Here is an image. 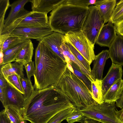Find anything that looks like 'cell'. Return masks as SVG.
<instances>
[{"mask_svg":"<svg viewBox=\"0 0 123 123\" xmlns=\"http://www.w3.org/2000/svg\"><path fill=\"white\" fill-rule=\"evenodd\" d=\"M54 31L49 26L46 27L16 26L0 35L5 34L9 36L17 37L38 41Z\"/></svg>","mask_w":123,"mask_h":123,"instance_id":"obj_9","label":"cell"},{"mask_svg":"<svg viewBox=\"0 0 123 123\" xmlns=\"http://www.w3.org/2000/svg\"><path fill=\"white\" fill-rule=\"evenodd\" d=\"M34 61H31L27 63L23 64L26 70L27 78L31 80L32 76H34L36 72Z\"/></svg>","mask_w":123,"mask_h":123,"instance_id":"obj_36","label":"cell"},{"mask_svg":"<svg viewBox=\"0 0 123 123\" xmlns=\"http://www.w3.org/2000/svg\"><path fill=\"white\" fill-rule=\"evenodd\" d=\"M12 105H8L5 107L4 111L13 123H27L23 118L21 109Z\"/></svg>","mask_w":123,"mask_h":123,"instance_id":"obj_25","label":"cell"},{"mask_svg":"<svg viewBox=\"0 0 123 123\" xmlns=\"http://www.w3.org/2000/svg\"><path fill=\"white\" fill-rule=\"evenodd\" d=\"M0 66V73L2 74L5 79L15 74L21 77H24V65L22 62H15L13 63H8Z\"/></svg>","mask_w":123,"mask_h":123,"instance_id":"obj_17","label":"cell"},{"mask_svg":"<svg viewBox=\"0 0 123 123\" xmlns=\"http://www.w3.org/2000/svg\"><path fill=\"white\" fill-rule=\"evenodd\" d=\"M61 51L67 62H69L70 61L73 62L79 67L83 72L87 76L91 82L95 80V79L91 73L72 54L68 47L65 44L64 40L61 46Z\"/></svg>","mask_w":123,"mask_h":123,"instance_id":"obj_18","label":"cell"},{"mask_svg":"<svg viewBox=\"0 0 123 123\" xmlns=\"http://www.w3.org/2000/svg\"><path fill=\"white\" fill-rule=\"evenodd\" d=\"M30 0H17L10 4L11 10L8 16L5 20L4 29L8 27L12 23L20 11L24 8V7L25 5L30 2Z\"/></svg>","mask_w":123,"mask_h":123,"instance_id":"obj_21","label":"cell"},{"mask_svg":"<svg viewBox=\"0 0 123 123\" xmlns=\"http://www.w3.org/2000/svg\"><path fill=\"white\" fill-rule=\"evenodd\" d=\"M26 38L9 36L5 34L0 35V51L3 52L11 48Z\"/></svg>","mask_w":123,"mask_h":123,"instance_id":"obj_23","label":"cell"},{"mask_svg":"<svg viewBox=\"0 0 123 123\" xmlns=\"http://www.w3.org/2000/svg\"><path fill=\"white\" fill-rule=\"evenodd\" d=\"M41 41V53L34 76L33 86L37 90L56 87L67 68V62Z\"/></svg>","mask_w":123,"mask_h":123,"instance_id":"obj_2","label":"cell"},{"mask_svg":"<svg viewBox=\"0 0 123 123\" xmlns=\"http://www.w3.org/2000/svg\"><path fill=\"white\" fill-rule=\"evenodd\" d=\"M108 50L112 63L123 65V36L117 35Z\"/></svg>","mask_w":123,"mask_h":123,"instance_id":"obj_13","label":"cell"},{"mask_svg":"<svg viewBox=\"0 0 123 123\" xmlns=\"http://www.w3.org/2000/svg\"><path fill=\"white\" fill-rule=\"evenodd\" d=\"M10 5L9 0H0V34L4 28L5 15Z\"/></svg>","mask_w":123,"mask_h":123,"instance_id":"obj_34","label":"cell"},{"mask_svg":"<svg viewBox=\"0 0 123 123\" xmlns=\"http://www.w3.org/2000/svg\"><path fill=\"white\" fill-rule=\"evenodd\" d=\"M87 118L79 109L76 108L67 117L66 120L68 123H73L75 122L84 123Z\"/></svg>","mask_w":123,"mask_h":123,"instance_id":"obj_33","label":"cell"},{"mask_svg":"<svg viewBox=\"0 0 123 123\" xmlns=\"http://www.w3.org/2000/svg\"><path fill=\"white\" fill-rule=\"evenodd\" d=\"M3 89L4 96L3 105L4 108L8 105H12L20 109L22 108L25 98L22 93L8 82L6 88Z\"/></svg>","mask_w":123,"mask_h":123,"instance_id":"obj_10","label":"cell"},{"mask_svg":"<svg viewBox=\"0 0 123 123\" xmlns=\"http://www.w3.org/2000/svg\"><path fill=\"white\" fill-rule=\"evenodd\" d=\"M64 40L74 47L91 64L94 60V45L87 38L82 31L70 32L64 35Z\"/></svg>","mask_w":123,"mask_h":123,"instance_id":"obj_7","label":"cell"},{"mask_svg":"<svg viewBox=\"0 0 123 123\" xmlns=\"http://www.w3.org/2000/svg\"><path fill=\"white\" fill-rule=\"evenodd\" d=\"M123 91V80L120 78L111 86L104 97V102L115 103Z\"/></svg>","mask_w":123,"mask_h":123,"instance_id":"obj_19","label":"cell"},{"mask_svg":"<svg viewBox=\"0 0 123 123\" xmlns=\"http://www.w3.org/2000/svg\"><path fill=\"white\" fill-rule=\"evenodd\" d=\"M99 1L100 0H66L65 3L77 6L88 7L89 6L91 5H97Z\"/></svg>","mask_w":123,"mask_h":123,"instance_id":"obj_35","label":"cell"},{"mask_svg":"<svg viewBox=\"0 0 123 123\" xmlns=\"http://www.w3.org/2000/svg\"><path fill=\"white\" fill-rule=\"evenodd\" d=\"M76 108L74 106L60 111L53 116L47 123H61L66 119Z\"/></svg>","mask_w":123,"mask_h":123,"instance_id":"obj_29","label":"cell"},{"mask_svg":"<svg viewBox=\"0 0 123 123\" xmlns=\"http://www.w3.org/2000/svg\"><path fill=\"white\" fill-rule=\"evenodd\" d=\"M20 77L18 74H15L9 76L5 79L11 86L24 95L25 92L20 81Z\"/></svg>","mask_w":123,"mask_h":123,"instance_id":"obj_32","label":"cell"},{"mask_svg":"<svg viewBox=\"0 0 123 123\" xmlns=\"http://www.w3.org/2000/svg\"><path fill=\"white\" fill-rule=\"evenodd\" d=\"M110 58L108 50H103L95 56L91 73L96 79L102 80L103 73L106 60Z\"/></svg>","mask_w":123,"mask_h":123,"instance_id":"obj_15","label":"cell"},{"mask_svg":"<svg viewBox=\"0 0 123 123\" xmlns=\"http://www.w3.org/2000/svg\"><path fill=\"white\" fill-rule=\"evenodd\" d=\"M74 106L56 87L35 90L25 101L21 110L23 119L31 123H47L54 115Z\"/></svg>","mask_w":123,"mask_h":123,"instance_id":"obj_1","label":"cell"},{"mask_svg":"<svg viewBox=\"0 0 123 123\" xmlns=\"http://www.w3.org/2000/svg\"><path fill=\"white\" fill-rule=\"evenodd\" d=\"M79 109L87 117L103 123H123L117 117L115 103L105 102Z\"/></svg>","mask_w":123,"mask_h":123,"instance_id":"obj_5","label":"cell"},{"mask_svg":"<svg viewBox=\"0 0 123 123\" xmlns=\"http://www.w3.org/2000/svg\"><path fill=\"white\" fill-rule=\"evenodd\" d=\"M7 83V82L3 75L0 73V87L3 89L6 88Z\"/></svg>","mask_w":123,"mask_h":123,"instance_id":"obj_39","label":"cell"},{"mask_svg":"<svg viewBox=\"0 0 123 123\" xmlns=\"http://www.w3.org/2000/svg\"><path fill=\"white\" fill-rule=\"evenodd\" d=\"M71 65L74 74L84 83L92 92L91 82L87 76L81 70L79 67L73 62L70 61L68 63Z\"/></svg>","mask_w":123,"mask_h":123,"instance_id":"obj_27","label":"cell"},{"mask_svg":"<svg viewBox=\"0 0 123 123\" xmlns=\"http://www.w3.org/2000/svg\"><path fill=\"white\" fill-rule=\"evenodd\" d=\"M121 66L112 63L106 76L102 81V90L103 97L111 86L118 79L122 78Z\"/></svg>","mask_w":123,"mask_h":123,"instance_id":"obj_11","label":"cell"},{"mask_svg":"<svg viewBox=\"0 0 123 123\" xmlns=\"http://www.w3.org/2000/svg\"><path fill=\"white\" fill-rule=\"evenodd\" d=\"M49 26L47 14L29 11L24 8L20 11L16 18L10 25L3 29L1 34L17 26L46 27Z\"/></svg>","mask_w":123,"mask_h":123,"instance_id":"obj_6","label":"cell"},{"mask_svg":"<svg viewBox=\"0 0 123 123\" xmlns=\"http://www.w3.org/2000/svg\"><path fill=\"white\" fill-rule=\"evenodd\" d=\"M39 43L36 48L35 51V68L37 66L40 59L42 49V43L41 41H39Z\"/></svg>","mask_w":123,"mask_h":123,"instance_id":"obj_37","label":"cell"},{"mask_svg":"<svg viewBox=\"0 0 123 123\" xmlns=\"http://www.w3.org/2000/svg\"><path fill=\"white\" fill-rule=\"evenodd\" d=\"M64 35L54 32L39 40L44 42L55 53L66 62L61 51V47L64 40Z\"/></svg>","mask_w":123,"mask_h":123,"instance_id":"obj_14","label":"cell"},{"mask_svg":"<svg viewBox=\"0 0 123 123\" xmlns=\"http://www.w3.org/2000/svg\"><path fill=\"white\" fill-rule=\"evenodd\" d=\"M20 81L25 92V101L29 98L35 90L30 79L20 77Z\"/></svg>","mask_w":123,"mask_h":123,"instance_id":"obj_30","label":"cell"},{"mask_svg":"<svg viewBox=\"0 0 123 123\" xmlns=\"http://www.w3.org/2000/svg\"><path fill=\"white\" fill-rule=\"evenodd\" d=\"M66 0H30L32 11L47 14Z\"/></svg>","mask_w":123,"mask_h":123,"instance_id":"obj_16","label":"cell"},{"mask_svg":"<svg viewBox=\"0 0 123 123\" xmlns=\"http://www.w3.org/2000/svg\"><path fill=\"white\" fill-rule=\"evenodd\" d=\"M100 122L95 119L87 118L84 121V123H100Z\"/></svg>","mask_w":123,"mask_h":123,"instance_id":"obj_42","label":"cell"},{"mask_svg":"<svg viewBox=\"0 0 123 123\" xmlns=\"http://www.w3.org/2000/svg\"><path fill=\"white\" fill-rule=\"evenodd\" d=\"M64 41L73 55L91 73V69L89 63L74 47L68 43Z\"/></svg>","mask_w":123,"mask_h":123,"instance_id":"obj_31","label":"cell"},{"mask_svg":"<svg viewBox=\"0 0 123 123\" xmlns=\"http://www.w3.org/2000/svg\"><path fill=\"white\" fill-rule=\"evenodd\" d=\"M116 31L117 35H120L123 36V28L116 29Z\"/></svg>","mask_w":123,"mask_h":123,"instance_id":"obj_44","label":"cell"},{"mask_svg":"<svg viewBox=\"0 0 123 123\" xmlns=\"http://www.w3.org/2000/svg\"><path fill=\"white\" fill-rule=\"evenodd\" d=\"M116 114L119 119L123 123V108L121 110L116 111Z\"/></svg>","mask_w":123,"mask_h":123,"instance_id":"obj_41","label":"cell"},{"mask_svg":"<svg viewBox=\"0 0 123 123\" xmlns=\"http://www.w3.org/2000/svg\"><path fill=\"white\" fill-rule=\"evenodd\" d=\"M116 4V0H100L96 6L105 23L110 21Z\"/></svg>","mask_w":123,"mask_h":123,"instance_id":"obj_20","label":"cell"},{"mask_svg":"<svg viewBox=\"0 0 123 123\" xmlns=\"http://www.w3.org/2000/svg\"><path fill=\"white\" fill-rule=\"evenodd\" d=\"M0 123H13L5 113L4 110L0 112Z\"/></svg>","mask_w":123,"mask_h":123,"instance_id":"obj_38","label":"cell"},{"mask_svg":"<svg viewBox=\"0 0 123 123\" xmlns=\"http://www.w3.org/2000/svg\"><path fill=\"white\" fill-rule=\"evenodd\" d=\"M123 20V0L117 3L111 19L110 21L115 25Z\"/></svg>","mask_w":123,"mask_h":123,"instance_id":"obj_28","label":"cell"},{"mask_svg":"<svg viewBox=\"0 0 123 123\" xmlns=\"http://www.w3.org/2000/svg\"><path fill=\"white\" fill-rule=\"evenodd\" d=\"M116 34L115 25L109 21L102 27L96 43L101 47L109 48L116 37Z\"/></svg>","mask_w":123,"mask_h":123,"instance_id":"obj_12","label":"cell"},{"mask_svg":"<svg viewBox=\"0 0 123 123\" xmlns=\"http://www.w3.org/2000/svg\"><path fill=\"white\" fill-rule=\"evenodd\" d=\"M117 106L122 109L123 108V91L120 98L115 102Z\"/></svg>","mask_w":123,"mask_h":123,"instance_id":"obj_40","label":"cell"},{"mask_svg":"<svg viewBox=\"0 0 123 123\" xmlns=\"http://www.w3.org/2000/svg\"><path fill=\"white\" fill-rule=\"evenodd\" d=\"M89 7V12L81 31L94 45L99 33L105 23L97 6H91Z\"/></svg>","mask_w":123,"mask_h":123,"instance_id":"obj_8","label":"cell"},{"mask_svg":"<svg viewBox=\"0 0 123 123\" xmlns=\"http://www.w3.org/2000/svg\"><path fill=\"white\" fill-rule=\"evenodd\" d=\"M102 81L96 79L91 82L92 92L93 99L98 104H101L104 101L102 90Z\"/></svg>","mask_w":123,"mask_h":123,"instance_id":"obj_26","label":"cell"},{"mask_svg":"<svg viewBox=\"0 0 123 123\" xmlns=\"http://www.w3.org/2000/svg\"><path fill=\"white\" fill-rule=\"evenodd\" d=\"M34 49L33 44L31 41L21 50L14 62L24 64L32 61Z\"/></svg>","mask_w":123,"mask_h":123,"instance_id":"obj_24","label":"cell"},{"mask_svg":"<svg viewBox=\"0 0 123 123\" xmlns=\"http://www.w3.org/2000/svg\"><path fill=\"white\" fill-rule=\"evenodd\" d=\"M0 100L3 104L4 101V96L2 89L0 87Z\"/></svg>","mask_w":123,"mask_h":123,"instance_id":"obj_43","label":"cell"},{"mask_svg":"<svg viewBox=\"0 0 123 123\" xmlns=\"http://www.w3.org/2000/svg\"><path fill=\"white\" fill-rule=\"evenodd\" d=\"M56 87L78 109L98 104L86 85L68 67Z\"/></svg>","mask_w":123,"mask_h":123,"instance_id":"obj_4","label":"cell"},{"mask_svg":"<svg viewBox=\"0 0 123 123\" xmlns=\"http://www.w3.org/2000/svg\"><path fill=\"white\" fill-rule=\"evenodd\" d=\"M0 65H1L3 62V52L1 51H0Z\"/></svg>","mask_w":123,"mask_h":123,"instance_id":"obj_45","label":"cell"},{"mask_svg":"<svg viewBox=\"0 0 123 123\" xmlns=\"http://www.w3.org/2000/svg\"><path fill=\"white\" fill-rule=\"evenodd\" d=\"M31 41L30 39H26L3 52V62L0 66L14 62L21 50Z\"/></svg>","mask_w":123,"mask_h":123,"instance_id":"obj_22","label":"cell"},{"mask_svg":"<svg viewBox=\"0 0 123 123\" xmlns=\"http://www.w3.org/2000/svg\"><path fill=\"white\" fill-rule=\"evenodd\" d=\"M66 1L53 10L49 17L52 30L64 35L81 31L89 10V7L67 4Z\"/></svg>","mask_w":123,"mask_h":123,"instance_id":"obj_3","label":"cell"}]
</instances>
